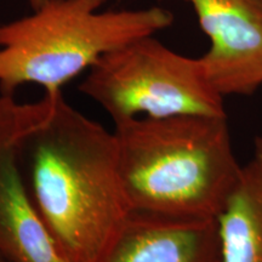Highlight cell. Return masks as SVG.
<instances>
[{
	"mask_svg": "<svg viewBox=\"0 0 262 262\" xmlns=\"http://www.w3.org/2000/svg\"><path fill=\"white\" fill-rule=\"evenodd\" d=\"M29 6H31L32 10H37L42 6L44 4H47V3L50 2V0H27Z\"/></svg>",
	"mask_w": 262,
	"mask_h": 262,
	"instance_id": "9",
	"label": "cell"
},
{
	"mask_svg": "<svg viewBox=\"0 0 262 262\" xmlns=\"http://www.w3.org/2000/svg\"><path fill=\"white\" fill-rule=\"evenodd\" d=\"M113 133L131 212L217 219L242 169L227 117H140Z\"/></svg>",
	"mask_w": 262,
	"mask_h": 262,
	"instance_id": "2",
	"label": "cell"
},
{
	"mask_svg": "<svg viewBox=\"0 0 262 262\" xmlns=\"http://www.w3.org/2000/svg\"><path fill=\"white\" fill-rule=\"evenodd\" d=\"M40 107V100L21 103L14 94L0 95V255L10 262H68L33 202L22 162Z\"/></svg>",
	"mask_w": 262,
	"mask_h": 262,
	"instance_id": "5",
	"label": "cell"
},
{
	"mask_svg": "<svg viewBox=\"0 0 262 262\" xmlns=\"http://www.w3.org/2000/svg\"><path fill=\"white\" fill-rule=\"evenodd\" d=\"M102 262H221L217 219L131 212Z\"/></svg>",
	"mask_w": 262,
	"mask_h": 262,
	"instance_id": "7",
	"label": "cell"
},
{
	"mask_svg": "<svg viewBox=\"0 0 262 262\" xmlns=\"http://www.w3.org/2000/svg\"><path fill=\"white\" fill-rule=\"evenodd\" d=\"M210 40L201 60L222 96L262 86V0H186Z\"/></svg>",
	"mask_w": 262,
	"mask_h": 262,
	"instance_id": "6",
	"label": "cell"
},
{
	"mask_svg": "<svg viewBox=\"0 0 262 262\" xmlns=\"http://www.w3.org/2000/svg\"><path fill=\"white\" fill-rule=\"evenodd\" d=\"M221 262H262V136L217 216Z\"/></svg>",
	"mask_w": 262,
	"mask_h": 262,
	"instance_id": "8",
	"label": "cell"
},
{
	"mask_svg": "<svg viewBox=\"0 0 262 262\" xmlns=\"http://www.w3.org/2000/svg\"><path fill=\"white\" fill-rule=\"evenodd\" d=\"M79 91L114 125L140 117H227L225 97L209 79L201 57H188L155 35L108 52L88 71Z\"/></svg>",
	"mask_w": 262,
	"mask_h": 262,
	"instance_id": "4",
	"label": "cell"
},
{
	"mask_svg": "<svg viewBox=\"0 0 262 262\" xmlns=\"http://www.w3.org/2000/svg\"><path fill=\"white\" fill-rule=\"evenodd\" d=\"M106 0H50L31 15L0 25V91L35 84L62 91L108 52L173 24L162 6L103 9Z\"/></svg>",
	"mask_w": 262,
	"mask_h": 262,
	"instance_id": "3",
	"label": "cell"
},
{
	"mask_svg": "<svg viewBox=\"0 0 262 262\" xmlns=\"http://www.w3.org/2000/svg\"><path fill=\"white\" fill-rule=\"evenodd\" d=\"M22 146L31 195L68 262H102L131 214L116 135L66 101L44 93Z\"/></svg>",
	"mask_w": 262,
	"mask_h": 262,
	"instance_id": "1",
	"label": "cell"
},
{
	"mask_svg": "<svg viewBox=\"0 0 262 262\" xmlns=\"http://www.w3.org/2000/svg\"><path fill=\"white\" fill-rule=\"evenodd\" d=\"M0 262H10L8 258H5L4 256H3V255H0Z\"/></svg>",
	"mask_w": 262,
	"mask_h": 262,
	"instance_id": "10",
	"label": "cell"
}]
</instances>
